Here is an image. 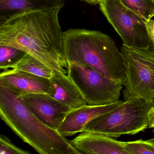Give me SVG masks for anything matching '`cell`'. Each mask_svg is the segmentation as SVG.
<instances>
[{
  "label": "cell",
  "instance_id": "obj_14",
  "mask_svg": "<svg viewBox=\"0 0 154 154\" xmlns=\"http://www.w3.org/2000/svg\"><path fill=\"white\" fill-rule=\"evenodd\" d=\"M9 69L30 73L49 79L52 77L53 73V70L27 53Z\"/></svg>",
  "mask_w": 154,
  "mask_h": 154
},
{
  "label": "cell",
  "instance_id": "obj_13",
  "mask_svg": "<svg viewBox=\"0 0 154 154\" xmlns=\"http://www.w3.org/2000/svg\"><path fill=\"white\" fill-rule=\"evenodd\" d=\"M62 4V0H0V18L2 20L27 10L50 8Z\"/></svg>",
  "mask_w": 154,
  "mask_h": 154
},
{
  "label": "cell",
  "instance_id": "obj_18",
  "mask_svg": "<svg viewBox=\"0 0 154 154\" xmlns=\"http://www.w3.org/2000/svg\"><path fill=\"white\" fill-rule=\"evenodd\" d=\"M0 154H31L14 144L5 135L0 137Z\"/></svg>",
  "mask_w": 154,
  "mask_h": 154
},
{
  "label": "cell",
  "instance_id": "obj_7",
  "mask_svg": "<svg viewBox=\"0 0 154 154\" xmlns=\"http://www.w3.org/2000/svg\"><path fill=\"white\" fill-rule=\"evenodd\" d=\"M68 74L81 91L87 105L101 106L119 101L123 85L120 82L77 62L69 64Z\"/></svg>",
  "mask_w": 154,
  "mask_h": 154
},
{
  "label": "cell",
  "instance_id": "obj_25",
  "mask_svg": "<svg viewBox=\"0 0 154 154\" xmlns=\"http://www.w3.org/2000/svg\"><path fill=\"white\" fill-rule=\"evenodd\" d=\"M153 1H154V0H153Z\"/></svg>",
  "mask_w": 154,
  "mask_h": 154
},
{
  "label": "cell",
  "instance_id": "obj_11",
  "mask_svg": "<svg viewBox=\"0 0 154 154\" xmlns=\"http://www.w3.org/2000/svg\"><path fill=\"white\" fill-rule=\"evenodd\" d=\"M71 142L83 154H130L124 148V142L99 134L82 132Z\"/></svg>",
  "mask_w": 154,
  "mask_h": 154
},
{
  "label": "cell",
  "instance_id": "obj_12",
  "mask_svg": "<svg viewBox=\"0 0 154 154\" xmlns=\"http://www.w3.org/2000/svg\"><path fill=\"white\" fill-rule=\"evenodd\" d=\"M50 80L49 94L72 109L87 105L84 96L69 75L53 71Z\"/></svg>",
  "mask_w": 154,
  "mask_h": 154
},
{
  "label": "cell",
  "instance_id": "obj_5",
  "mask_svg": "<svg viewBox=\"0 0 154 154\" xmlns=\"http://www.w3.org/2000/svg\"><path fill=\"white\" fill-rule=\"evenodd\" d=\"M120 51L126 73L123 83L124 101L142 98L152 101L154 98V47L138 49L123 45Z\"/></svg>",
  "mask_w": 154,
  "mask_h": 154
},
{
  "label": "cell",
  "instance_id": "obj_23",
  "mask_svg": "<svg viewBox=\"0 0 154 154\" xmlns=\"http://www.w3.org/2000/svg\"><path fill=\"white\" fill-rule=\"evenodd\" d=\"M153 145H154V141H153Z\"/></svg>",
  "mask_w": 154,
  "mask_h": 154
},
{
  "label": "cell",
  "instance_id": "obj_10",
  "mask_svg": "<svg viewBox=\"0 0 154 154\" xmlns=\"http://www.w3.org/2000/svg\"><path fill=\"white\" fill-rule=\"evenodd\" d=\"M124 101L119 100L111 104L101 106L85 105L72 109L66 116L58 131L66 137L84 132L90 122L122 105Z\"/></svg>",
  "mask_w": 154,
  "mask_h": 154
},
{
  "label": "cell",
  "instance_id": "obj_6",
  "mask_svg": "<svg viewBox=\"0 0 154 154\" xmlns=\"http://www.w3.org/2000/svg\"><path fill=\"white\" fill-rule=\"evenodd\" d=\"M100 9L123 42L134 48L146 49L152 46L146 21L139 14L127 8L120 0H101Z\"/></svg>",
  "mask_w": 154,
  "mask_h": 154
},
{
  "label": "cell",
  "instance_id": "obj_19",
  "mask_svg": "<svg viewBox=\"0 0 154 154\" xmlns=\"http://www.w3.org/2000/svg\"><path fill=\"white\" fill-rule=\"evenodd\" d=\"M146 27L152 45L154 47V20L151 19L146 21Z\"/></svg>",
  "mask_w": 154,
  "mask_h": 154
},
{
  "label": "cell",
  "instance_id": "obj_24",
  "mask_svg": "<svg viewBox=\"0 0 154 154\" xmlns=\"http://www.w3.org/2000/svg\"><path fill=\"white\" fill-rule=\"evenodd\" d=\"M153 17H154V14H153Z\"/></svg>",
  "mask_w": 154,
  "mask_h": 154
},
{
  "label": "cell",
  "instance_id": "obj_16",
  "mask_svg": "<svg viewBox=\"0 0 154 154\" xmlns=\"http://www.w3.org/2000/svg\"><path fill=\"white\" fill-rule=\"evenodd\" d=\"M26 52L12 47L0 45V68L1 70L9 69L16 64Z\"/></svg>",
  "mask_w": 154,
  "mask_h": 154
},
{
  "label": "cell",
  "instance_id": "obj_8",
  "mask_svg": "<svg viewBox=\"0 0 154 154\" xmlns=\"http://www.w3.org/2000/svg\"><path fill=\"white\" fill-rule=\"evenodd\" d=\"M33 114L49 127L58 130L71 110L47 94H34L21 97Z\"/></svg>",
  "mask_w": 154,
  "mask_h": 154
},
{
  "label": "cell",
  "instance_id": "obj_1",
  "mask_svg": "<svg viewBox=\"0 0 154 154\" xmlns=\"http://www.w3.org/2000/svg\"><path fill=\"white\" fill-rule=\"evenodd\" d=\"M64 5L27 10L1 20L0 45L22 51L53 71L68 75L59 21Z\"/></svg>",
  "mask_w": 154,
  "mask_h": 154
},
{
  "label": "cell",
  "instance_id": "obj_9",
  "mask_svg": "<svg viewBox=\"0 0 154 154\" xmlns=\"http://www.w3.org/2000/svg\"><path fill=\"white\" fill-rule=\"evenodd\" d=\"M50 86L49 79L27 72L8 69L0 75V86L14 91L19 97L31 94H49Z\"/></svg>",
  "mask_w": 154,
  "mask_h": 154
},
{
  "label": "cell",
  "instance_id": "obj_4",
  "mask_svg": "<svg viewBox=\"0 0 154 154\" xmlns=\"http://www.w3.org/2000/svg\"><path fill=\"white\" fill-rule=\"evenodd\" d=\"M152 107V101L143 99L127 100L113 110L90 121L84 132L112 138L136 134L149 127V113Z\"/></svg>",
  "mask_w": 154,
  "mask_h": 154
},
{
  "label": "cell",
  "instance_id": "obj_15",
  "mask_svg": "<svg viewBox=\"0 0 154 154\" xmlns=\"http://www.w3.org/2000/svg\"><path fill=\"white\" fill-rule=\"evenodd\" d=\"M125 6L142 16L146 21L153 17V0H120Z\"/></svg>",
  "mask_w": 154,
  "mask_h": 154
},
{
  "label": "cell",
  "instance_id": "obj_20",
  "mask_svg": "<svg viewBox=\"0 0 154 154\" xmlns=\"http://www.w3.org/2000/svg\"><path fill=\"white\" fill-rule=\"evenodd\" d=\"M149 126L150 128H154V107H152L149 113Z\"/></svg>",
  "mask_w": 154,
  "mask_h": 154
},
{
  "label": "cell",
  "instance_id": "obj_17",
  "mask_svg": "<svg viewBox=\"0 0 154 154\" xmlns=\"http://www.w3.org/2000/svg\"><path fill=\"white\" fill-rule=\"evenodd\" d=\"M123 145L130 154H154V145L150 140L124 142Z\"/></svg>",
  "mask_w": 154,
  "mask_h": 154
},
{
  "label": "cell",
  "instance_id": "obj_22",
  "mask_svg": "<svg viewBox=\"0 0 154 154\" xmlns=\"http://www.w3.org/2000/svg\"><path fill=\"white\" fill-rule=\"evenodd\" d=\"M152 103L153 107H154V98L152 100Z\"/></svg>",
  "mask_w": 154,
  "mask_h": 154
},
{
  "label": "cell",
  "instance_id": "obj_21",
  "mask_svg": "<svg viewBox=\"0 0 154 154\" xmlns=\"http://www.w3.org/2000/svg\"><path fill=\"white\" fill-rule=\"evenodd\" d=\"M82 1H85L91 4L97 5L99 4V2L101 0H82Z\"/></svg>",
  "mask_w": 154,
  "mask_h": 154
},
{
  "label": "cell",
  "instance_id": "obj_3",
  "mask_svg": "<svg viewBox=\"0 0 154 154\" xmlns=\"http://www.w3.org/2000/svg\"><path fill=\"white\" fill-rule=\"evenodd\" d=\"M62 40L68 65L80 63L111 79L124 82L122 53L110 36L99 31L71 29L62 32Z\"/></svg>",
  "mask_w": 154,
  "mask_h": 154
},
{
  "label": "cell",
  "instance_id": "obj_2",
  "mask_svg": "<svg viewBox=\"0 0 154 154\" xmlns=\"http://www.w3.org/2000/svg\"><path fill=\"white\" fill-rule=\"evenodd\" d=\"M1 119L39 154H83L58 130L37 118L14 91L0 86Z\"/></svg>",
  "mask_w": 154,
  "mask_h": 154
}]
</instances>
